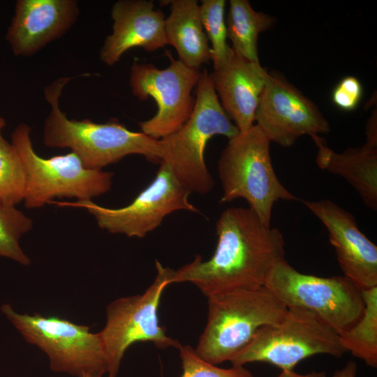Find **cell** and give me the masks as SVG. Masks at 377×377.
I'll list each match as a JSON object with an SVG mask.
<instances>
[{
    "label": "cell",
    "instance_id": "cell-4",
    "mask_svg": "<svg viewBox=\"0 0 377 377\" xmlns=\"http://www.w3.org/2000/svg\"><path fill=\"white\" fill-rule=\"evenodd\" d=\"M207 299V325L194 350L215 365L230 362L260 327L279 322L288 311L265 286L226 291Z\"/></svg>",
    "mask_w": 377,
    "mask_h": 377
},
{
    "label": "cell",
    "instance_id": "cell-13",
    "mask_svg": "<svg viewBox=\"0 0 377 377\" xmlns=\"http://www.w3.org/2000/svg\"><path fill=\"white\" fill-rule=\"evenodd\" d=\"M255 121L270 142L290 147L304 135L313 138L330 131L318 108L279 74L271 72L261 94Z\"/></svg>",
    "mask_w": 377,
    "mask_h": 377
},
{
    "label": "cell",
    "instance_id": "cell-7",
    "mask_svg": "<svg viewBox=\"0 0 377 377\" xmlns=\"http://www.w3.org/2000/svg\"><path fill=\"white\" fill-rule=\"evenodd\" d=\"M11 143L23 163L25 175L24 206L38 208L55 197L91 200L111 188L112 172L86 168L73 152L44 158L33 147L31 127L19 124Z\"/></svg>",
    "mask_w": 377,
    "mask_h": 377
},
{
    "label": "cell",
    "instance_id": "cell-17",
    "mask_svg": "<svg viewBox=\"0 0 377 377\" xmlns=\"http://www.w3.org/2000/svg\"><path fill=\"white\" fill-rule=\"evenodd\" d=\"M268 75L260 62L249 61L233 50L228 61L209 74L223 110L239 132L254 125L256 111Z\"/></svg>",
    "mask_w": 377,
    "mask_h": 377
},
{
    "label": "cell",
    "instance_id": "cell-26",
    "mask_svg": "<svg viewBox=\"0 0 377 377\" xmlns=\"http://www.w3.org/2000/svg\"><path fill=\"white\" fill-rule=\"evenodd\" d=\"M363 94L360 80L352 75L344 77L332 93L334 104L343 111L354 110L359 105Z\"/></svg>",
    "mask_w": 377,
    "mask_h": 377
},
{
    "label": "cell",
    "instance_id": "cell-29",
    "mask_svg": "<svg viewBox=\"0 0 377 377\" xmlns=\"http://www.w3.org/2000/svg\"><path fill=\"white\" fill-rule=\"evenodd\" d=\"M6 122L5 119L0 114V131L5 126Z\"/></svg>",
    "mask_w": 377,
    "mask_h": 377
},
{
    "label": "cell",
    "instance_id": "cell-11",
    "mask_svg": "<svg viewBox=\"0 0 377 377\" xmlns=\"http://www.w3.org/2000/svg\"><path fill=\"white\" fill-rule=\"evenodd\" d=\"M153 181L129 205L117 209L100 206L91 200L76 202H56L59 207L86 209L96 219L102 229L110 233L124 234L142 238L161 225L170 213L186 210L199 212L188 200L191 192L174 176L164 163Z\"/></svg>",
    "mask_w": 377,
    "mask_h": 377
},
{
    "label": "cell",
    "instance_id": "cell-12",
    "mask_svg": "<svg viewBox=\"0 0 377 377\" xmlns=\"http://www.w3.org/2000/svg\"><path fill=\"white\" fill-rule=\"evenodd\" d=\"M168 55L170 63L164 69L135 61L130 73L132 94L140 101L151 97L157 104L154 116L139 123L141 132L156 140L172 133L188 120L195 100L191 93L201 75L200 70Z\"/></svg>",
    "mask_w": 377,
    "mask_h": 377
},
{
    "label": "cell",
    "instance_id": "cell-27",
    "mask_svg": "<svg viewBox=\"0 0 377 377\" xmlns=\"http://www.w3.org/2000/svg\"><path fill=\"white\" fill-rule=\"evenodd\" d=\"M357 365L352 360L348 361L342 368L337 369L332 377H357Z\"/></svg>",
    "mask_w": 377,
    "mask_h": 377
},
{
    "label": "cell",
    "instance_id": "cell-22",
    "mask_svg": "<svg viewBox=\"0 0 377 377\" xmlns=\"http://www.w3.org/2000/svg\"><path fill=\"white\" fill-rule=\"evenodd\" d=\"M226 3L225 0H202L199 4L202 25L211 44L210 60L214 70L222 66L232 53L227 43Z\"/></svg>",
    "mask_w": 377,
    "mask_h": 377
},
{
    "label": "cell",
    "instance_id": "cell-15",
    "mask_svg": "<svg viewBox=\"0 0 377 377\" xmlns=\"http://www.w3.org/2000/svg\"><path fill=\"white\" fill-rule=\"evenodd\" d=\"M78 15L75 0H18L6 39L15 55L29 57L65 34Z\"/></svg>",
    "mask_w": 377,
    "mask_h": 377
},
{
    "label": "cell",
    "instance_id": "cell-6",
    "mask_svg": "<svg viewBox=\"0 0 377 377\" xmlns=\"http://www.w3.org/2000/svg\"><path fill=\"white\" fill-rule=\"evenodd\" d=\"M264 286L288 309L309 313L338 334L351 327L364 309L361 290L344 276L303 274L286 258L274 264Z\"/></svg>",
    "mask_w": 377,
    "mask_h": 377
},
{
    "label": "cell",
    "instance_id": "cell-20",
    "mask_svg": "<svg viewBox=\"0 0 377 377\" xmlns=\"http://www.w3.org/2000/svg\"><path fill=\"white\" fill-rule=\"evenodd\" d=\"M274 21L272 16L256 11L247 0H230L226 24L232 49L241 57L258 63V36L272 27Z\"/></svg>",
    "mask_w": 377,
    "mask_h": 377
},
{
    "label": "cell",
    "instance_id": "cell-21",
    "mask_svg": "<svg viewBox=\"0 0 377 377\" xmlns=\"http://www.w3.org/2000/svg\"><path fill=\"white\" fill-rule=\"evenodd\" d=\"M364 309L360 318L338 334L346 352L371 368L377 367V287L361 291Z\"/></svg>",
    "mask_w": 377,
    "mask_h": 377
},
{
    "label": "cell",
    "instance_id": "cell-25",
    "mask_svg": "<svg viewBox=\"0 0 377 377\" xmlns=\"http://www.w3.org/2000/svg\"><path fill=\"white\" fill-rule=\"evenodd\" d=\"M177 348L182 361L181 377H254L244 366L232 365L228 369L218 367L199 357L189 345L179 344Z\"/></svg>",
    "mask_w": 377,
    "mask_h": 377
},
{
    "label": "cell",
    "instance_id": "cell-8",
    "mask_svg": "<svg viewBox=\"0 0 377 377\" xmlns=\"http://www.w3.org/2000/svg\"><path fill=\"white\" fill-rule=\"evenodd\" d=\"M345 353L338 334L314 316L288 309L279 322L260 327L230 362L238 366L264 362L281 371H293L301 361L313 355L341 357Z\"/></svg>",
    "mask_w": 377,
    "mask_h": 377
},
{
    "label": "cell",
    "instance_id": "cell-9",
    "mask_svg": "<svg viewBox=\"0 0 377 377\" xmlns=\"http://www.w3.org/2000/svg\"><path fill=\"white\" fill-rule=\"evenodd\" d=\"M1 311L26 341L47 355L52 371L77 377L107 374L102 341L89 327L57 316L18 313L8 304H3Z\"/></svg>",
    "mask_w": 377,
    "mask_h": 377
},
{
    "label": "cell",
    "instance_id": "cell-10",
    "mask_svg": "<svg viewBox=\"0 0 377 377\" xmlns=\"http://www.w3.org/2000/svg\"><path fill=\"white\" fill-rule=\"evenodd\" d=\"M156 276L141 295L119 298L107 308V321L98 334L108 361V377H117L128 348L139 341H150L159 348H178L159 325L158 308L164 289L170 284L173 269L156 261Z\"/></svg>",
    "mask_w": 377,
    "mask_h": 377
},
{
    "label": "cell",
    "instance_id": "cell-3",
    "mask_svg": "<svg viewBox=\"0 0 377 377\" xmlns=\"http://www.w3.org/2000/svg\"><path fill=\"white\" fill-rule=\"evenodd\" d=\"M239 133L223 110L209 74L204 70L196 86L191 116L177 131L159 140L161 163L165 164L191 193L207 194L214 185L204 156L209 140L216 135L230 139Z\"/></svg>",
    "mask_w": 377,
    "mask_h": 377
},
{
    "label": "cell",
    "instance_id": "cell-1",
    "mask_svg": "<svg viewBox=\"0 0 377 377\" xmlns=\"http://www.w3.org/2000/svg\"><path fill=\"white\" fill-rule=\"evenodd\" d=\"M217 244L212 256H200L174 270L170 284L190 282L207 297L264 286L274 264L285 258V240L276 228L265 226L249 207L225 209L216 223Z\"/></svg>",
    "mask_w": 377,
    "mask_h": 377
},
{
    "label": "cell",
    "instance_id": "cell-18",
    "mask_svg": "<svg viewBox=\"0 0 377 377\" xmlns=\"http://www.w3.org/2000/svg\"><path fill=\"white\" fill-rule=\"evenodd\" d=\"M312 140L318 149V166L344 178L367 207L377 210V142L367 140L362 147H349L338 153L319 136Z\"/></svg>",
    "mask_w": 377,
    "mask_h": 377
},
{
    "label": "cell",
    "instance_id": "cell-23",
    "mask_svg": "<svg viewBox=\"0 0 377 377\" xmlns=\"http://www.w3.org/2000/svg\"><path fill=\"white\" fill-rule=\"evenodd\" d=\"M0 131V202L15 206L24 200L25 175L22 159Z\"/></svg>",
    "mask_w": 377,
    "mask_h": 377
},
{
    "label": "cell",
    "instance_id": "cell-5",
    "mask_svg": "<svg viewBox=\"0 0 377 377\" xmlns=\"http://www.w3.org/2000/svg\"><path fill=\"white\" fill-rule=\"evenodd\" d=\"M270 141L256 124L228 139L218 161L223 194L221 202L245 200L267 227L280 200H297L280 182L274 170Z\"/></svg>",
    "mask_w": 377,
    "mask_h": 377
},
{
    "label": "cell",
    "instance_id": "cell-2",
    "mask_svg": "<svg viewBox=\"0 0 377 377\" xmlns=\"http://www.w3.org/2000/svg\"><path fill=\"white\" fill-rule=\"evenodd\" d=\"M74 77H60L45 88V98L51 107L44 126L43 142L47 147L70 148L90 170H102L132 154L161 163L159 140L130 131L116 119L104 124L89 119H68L60 109L59 98L65 85Z\"/></svg>",
    "mask_w": 377,
    "mask_h": 377
},
{
    "label": "cell",
    "instance_id": "cell-28",
    "mask_svg": "<svg viewBox=\"0 0 377 377\" xmlns=\"http://www.w3.org/2000/svg\"><path fill=\"white\" fill-rule=\"evenodd\" d=\"M277 377H327V374L324 371H312L306 374H299L294 370L281 371Z\"/></svg>",
    "mask_w": 377,
    "mask_h": 377
},
{
    "label": "cell",
    "instance_id": "cell-24",
    "mask_svg": "<svg viewBox=\"0 0 377 377\" xmlns=\"http://www.w3.org/2000/svg\"><path fill=\"white\" fill-rule=\"evenodd\" d=\"M32 226V220L15 206L0 202V256L29 265L30 260L20 246V238Z\"/></svg>",
    "mask_w": 377,
    "mask_h": 377
},
{
    "label": "cell",
    "instance_id": "cell-30",
    "mask_svg": "<svg viewBox=\"0 0 377 377\" xmlns=\"http://www.w3.org/2000/svg\"><path fill=\"white\" fill-rule=\"evenodd\" d=\"M80 377H95V376H80Z\"/></svg>",
    "mask_w": 377,
    "mask_h": 377
},
{
    "label": "cell",
    "instance_id": "cell-16",
    "mask_svg": "<svg viewBox=\"0 0 377 377\" xmlns=\"http://www.w3.org/2000/svg\"><path fill=\"white\" fill-rule=\"evenodd\" d=\"M112 32L104 40L101 60L114 65L128 50L154 52L167 45L164 13L150 0H119L111 10Z\"/></svg>",
    "mask_w": 377,
    "mask_h": 377
},
{
    "label": "cell",
    "instance_id": "cell-19",
    "mask_svg": "<svg viewBox=\"0 0 377 377\" xmlns=\"http://www.w3.org/2000/svg\"><path fill=\"white\" fill-rule=\"evenodd\" d=\"M170 14L165 20L167 45L176 50L178 60L200 70L210 60V46L203 29L196 0L170 1Z\"/></svg>",
    "mask_w": 377,
    "mask_h": 377
},
{
    "label": "cell",
    "instance_id": "cell-14",
    "mask_svg": "<svg viewBox=\"0 0 377 377\" xmlns=\"http://www.w3.org/2000/svg\"><path fill=\"white\" fill-rule=\"evenodd\" d=\"M301 201L325 226L343 276L361 291L377 287V246L353 215L330 200Z\"/></svg>",
    "mask_w": 377,
    "mask_h": 377
}]
</instances>
